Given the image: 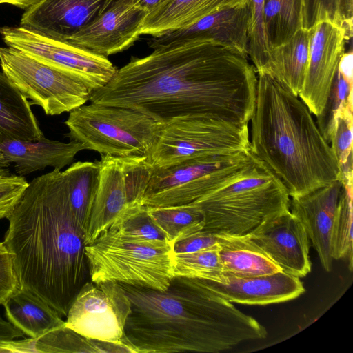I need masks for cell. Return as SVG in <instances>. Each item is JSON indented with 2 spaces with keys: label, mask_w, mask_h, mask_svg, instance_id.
<instances>
[{
  "label": "cell",
  "mask_w": 353,
  "mask_h": 353,
  "mask_svg": "<svg viewBox=\"0 0 353 353\" xmlns=\"http://www.w3.org/2000/svg\"><path fill=\"white\" fill-rule=\"evenodd\" d=\"M222 272L218 245L196 252L173 254L174 277L216 281Z\"/></svg>",
  "instance_id": "obj_32"
},
{
  "label": "cell",
  "mask_w": 353,
  "mask_h": 353,
  "mask_svg": "<svg viewBox=\"0 0 353 353\" xmlns=\"http://www.w3.org/2000/svg\"><path fill=\"white\" fill-rule=\"evenodd\" d=\"M343 192L334 217L332 251L334 259H345L352 270V177L341 179Z\"/></svg>",
  "instance_id": "obj_31"
},
{
  "label": "cell",
  "mask_w": 353,
  "mask_h": 353,
  "mask_svg": "<svg viewBox=\"0 0 353 353\" xmlns=\"http://www.w3.org/2000/svg\"><path fill=\"white\" fill-rule=\"evenodd\" d=\"M343 188V181L339 179L290 201V212L302 223L327 272L332 268V228Z\"/></svg>",
  "instance_id": "obj_17"
},
{
  "label": "cell",
  "mask_w": 353,
  "mask_h": 353,
  "mask_svg": "<svg viewBox=\"0 0 353 353\" xmlns=\"http://www.w3.org/2000/svg\"><path fill=\"white\" fill-rule=\"evenodd\" d=\"M198 279L229 302L243 305L283 303L295 299L305 292L300 278L283 271L254 276H236L223 271L214 281Z\"/></svg>",
  "instance_id": "obj_18"
},
{
  "label": "cell",
  "mask_w": 353,
  "mask_h": 353,
  "mask_svg": "<svg viewBox=\"0 0 353 353\" xmlns=\"http://www.w3.org/2000/svg\"><path fill=\"white\" fill-rule=\"evenodd\" d=\"M130 312V301L119 283L90 280L73 301L65 325L86 338L126 346L122 340Z\"/></svg>",
  "instance_id": "obj_13"
},
{
  "label": "cell",
  "mask_w": 353,
  "mask_h": 353,
  "mask_svg": "<svg viewBox=\"0 0 353 353\" xmlns=\"http://www.w3.org/2000/svg\"><path fill=\"white\" fill-rule=\"evenodd\" d=\"M0 149L6 161L14 164L16 174L24 176L48 166L61 170L70 165L85 147L75 141L64 143L43 135L35 140L6 141L0 143Z\"/></svg>",
  "instance_id": "obj_21"
},
{
  "label": "cell",
  "mask_w": 353,
  "mask_h": 353,
  "mask_svg": "<svg viewBox=\"0 0 353 353\" xmlns=\"http://www.w3.org/2000/svg\"><path fill=\"white\" fill-rule=\"evenodd\" d=\"M65 137L85 150L119 157H148L165 123L136 110L92 103L70 112Z\"/></svg>",
  "instance_id": "obj_7"
},
{
  "label": "cell",
  "mask_w": 353,
  "mask_h": 353,
  "mask_svg": "<svg viewBox=\"0 0 353 353\" xmlns=\"http://www.w3.org/2000/svg\"><path fill=\"white\" fill-rule=\"evenodd\" d=\"M290 201L280 179L255 156L243 174L194 203L204 213L203 230L243 235L266 218L290 210Z\"/></svg>",
  "instance_id": "obj_5"
},
{
  "label": "cell",
  "mask_w": 353,
  "mask_h": 353,
  "mask_svg": "<svg viewBox=\"0 0 353 353\" xmlns=\"http://www.w3.org/2000/svg\"><path fill=\"white\" fill-rule=\"evenodd\" d=\"M7 219L3 242L21 288L65 317L90 277L86 233L72 212L63 171L54 169L28 182Z\"/></svg>",
  "instance_id": "obj_2"
},
{
  "label": "cell",
  "mask_w": 353,
  "mask_h": 353,
  "mask_svg": "<svg viewBox=\"0 0 353 353\" xmlns=\"http://www.w3.org/2000/svg\"><path fill=\"white\" fill-rule=\"evenodd\" d=\"M119 283L131 303L122 342L132 353H217L267 336L198 279L174 277L165 291Z\"/></svg>",
  "instance_id": "obj_3"
},
{
  "label": "cell",
  "mask_w": 353,
  "mask_h": 353,
  "mask_svg": "<svg viewBox=\"0 0 353 353\" xmlns=\"http://www.w3.org/2000/svg\"><path fill=\"white\" fill-rule=\"evenodd\" d=\"M145 14L137 0H115L65 41L107 57L128 49L139 39Z\"/></svg>",
  "instance_id": "obj_15"
},
{
  "label": "cell",
  "mask_w": 353,
  "mask_h": 353,
  "mask_svg": "<svg viewBox=\"0 0 353 353\" xmlns=\"http://www.w3.org/2000/svg\"><path fill=\"white\" fill-rule=\"evenodd\" d=\"M0 66L30 105L59 115L85 104L92 92L83 83L11 47H0Z\"/></svg>",
  "instance_id": "obj_10"
},
{
  "label": "cell",
  "mask_w": 353,
  "mask_h": 353,
  "mask_svg": "<svg viewBox=\"0 0 353 353\" xmlns=\"http://www.w3.org/2000/svg\"><path fill=\"white\" fill-rule=\"evenodd\" d=\"M310 30L308 65L299 97L316 117L323 109L345 43L352 35L329 21H319Z\"/></svg>",
  "instance_id": "obj_14"
},
{
  "label": "cell",
  "mask_w": 353,
  "mask_h": 353,
  "mask_svg": "<svg viewBox=\"0 0 353 353\" xmlns=\"http://www.w3.org/2000/svg\"><path fill=\"white\" fill-rule=\"evenodd\" d=\"M163 0H137L139 6L146 14L157 6Z\"/></svg>",
  "instance_id": "obj_42"
},
{
  "label": "cell",
  "mask_w": 353,
  "mask_h": 353,
  "mask_svg": "<svg viewBox=\"0 0 353 353\" xmlns=\"http://www.w3.org/2000/svg\"><path fill=\"white\" fill-rule=\"evenodd\" d=\"M264 22L270 48L282 44L305 28L304 1L265 0Z\"/></svg>",
  "instance_id": "obj_29"
},
{
  "label": "cell",
  "mask_w": 353,
  "mask_h": 353,
  "mask_svg": "<svg viewBox=\"0 0 353 353\" xmlns=\"http://www.w3.org/2000/svg\"><path fill=\"white\" fill-rule=\"evenodd\" d=\"M305 28L321 21L339 25L352 35L353 0H303Z\"/></svg>",
  "instance_id": "obj_34"
},
{
  "label": "cell",
  "mask_w": 353,
  "mask_h": 353,
  "mask_svg": "<svg viewBox=\"0 0 353 353\" xmlns=\"http://www.w3.org/2000/svg\"><path fill=\"white\" fill-rule=\"evenodd\" d=\"M248 1L250 15L248 56L257 73L265 68L270 52L264 22L265 0Z\"/></svg>",
  "instance_id": "obj_35"
},
{
  "label": "cell",
  "mask_w": 353,
  "mask_h": 353,
  "mask_svg": "<svg viewBox=\"0 0 353 353\" xmlns=\"http://www.w3.org/2000/svg\"><path fill=\"white\" fill-rule=\"evenodd\" d=\"M150 47V54L132 57L90 101L132 108L163 123L194 117L248 125L257 77L247 56L204 37Z\"/></svg>",
  "instance_id": "obj_1"
},
{
  "label": "cell",
  "mask_w": 353,
  "mask_h": 353,
  "mask_svg": "<svg viewBox=\"0 0 353 353\" xmlns=\"http://www.w3.org/2000/svg\"><path fill=\"white\" fill-rule=\"evenodd\" d=\"M28 182L17 174H0V219H8Z\"/></svg>",
  "instance_id": "obj_38"
},
{
  "label": "cell",
  "mask_w": 353,
  "mask_h": 353,
  "mask_svg": "<svg viewBox=\"0 0 353 353\" xmlns=\"http://www.w3.org/2000/svg\"><path fill=\"white\" fill-rule=\"evenodd\" d=\"M99 183L87 230V244L128 208L141 204L153 165L148 157L101 155Z\"/></svg>",
  "instance_id": "obj_11"
},
{
  "label": "cell",
  "mask_w": 353,
  "mask_h": 353,
  "mask_svg": "<svg viewBox=\"0 0 353 353\" xmlns=\"http://www.w3.org/2000/svg\"><path fill=\"white\" fill-rule=\"evenodd\" d=\"M248 234L283 272L298 278L310 272L309 238L290 210L266 218Z\"/></svg>",
  "instance_id": "obj_16"
},
{
  "label": "cell",
  "mask_w": 353,
  "mask_h": 353,
  "mask_svg": "<svg viewBox=\"0 0 353 353\" xmlns=\"http://www.w3.org/2000/svg\"><path fill=\"white\" fill-rule=\"evenodd\" d=\"M250 148L290 197L341 179L338 161L312 114L298 96L270 75L257 72Z\"/></svg>",
  "instance_id": "obj_4"
},
{
  "label": "cell",
  "mask_w": 353,
  "mask_h": 353,
  "mask_svg": "<svg viewBox=\"0 0 353 353\" xmlns=\"http://www.w3.org/2000/svg\"><path fill=\"white\" fill-rule=\"evenodd\" d=\"M353 109L345 110L337 119L330 145L338 161L341 179L352 176Z\"/></svg>",
  "instance_id": "obj_36"
},
{
  "label": "cell",
  "mask_w": 353,
  "mask_h": 353,
  "mask_svg": "<svg viewBox=\"0 0 353 353\" xmlns=\"http://www.w3.org/2000/svg\"><path fill=\"white\" fill-rule=\"evenodd\" d=\"M112 225L143 239L168 241L163 232L150 218L145 205L137 204L128 208Z\"/></svg>",
  "instance_id": "obj_37"
},
{
  "label": "cell",
  "mask_w": 353,
  "mask_h": 353,
  "mask_svg": "<svg viewBox=\"0 0 353 353\" xmlns=\"http://www.w3.org/2000/svg\"><path fill=\"white\" fill-rule=\"evenodd\" d=\"M254 159L250 148L194 157L165 168L153 166L141 204L159 207L194 203L243 174Z\"/></svg>",
  "instance_id": "obj_8"
},
{
  "label": "cell",
  "mask_w": 353,
  "mask_h": 353,
  "mask_svg": "<svg viewBox=\"0 0 353 353\" xmlns=\"http://www.w3.org/2000/svg\"><path fill=\"white\" fill-rule=\"evenodd\" d=\"M39 1V0H0V3H8L26 10Z\"/></svg>",
  "instance_id": "obj_41"
},
{
  "label": "cell",
  "mask_w": 353,
  "mask_h": 353,
  "mask_svg": "<svg viewBox=\"0 0 353 353\" xmlns=\"http://www.w3.org/2000/svg\"><path fill=\"white\" fill-rule=\"evenodd\" d=\"M147 208L150 218L172 247L176 242L203 230L205 226L204 213L194 203Z\"/></svg>",
  "instance_id": "obj_28"
},
{
  "label": "cell",
  "mask_w": 353,
  "mask_h": 353,
  "mask_svg": "<svg viewBox=\"0 0 353 353\" xmlns=\"http://www.w3.org/2000/svg\"><path fill=\"white\" fill-rule=\"evenodd\" d=\"M248 2V0H163L145 15L141 36L157 38L186 28L210 14Z\"/></svg>",
  "instance_id": "obj_22"
},
{
  "label": "cell",
  "mask_w": 353,
  "mask_h": 353,
  "mask_svg": "<svg viewBox=\"0 0 353 353\" xmlns=\"http://www.w3.org/2000/svg\"><path fill=\"white\" fill-rule=\"evenodd\" d=\"M173 247L111 225L85 246L90 281H114L165 291L174 278Z\"/></svg>",
  "instance_id": "obj_6"
},
{
  "label": "cell",
  "mask_w": 353,
  "mask_h": 353,
  "mask_svg": "<svg viewBox=\"0 0 353 353\" xmlns=\"http://www.w3.org/2000/svg\"><path fill=\"white\" fill-rule=\"evenodd\" d=\"M10 323L31 338H37L65 324V321L41 299L20 288L3 305Z\"/></svg>",
  "instance_id": "obj_26"
},
{
  "label": "cell",
  "mask_w": 353,
  "mask_h": 353,
  "mask_svg": "<svg viewBox=\"0 0 353 353\" xmlns=\"http://www.w3.org/2000/svg\"><path fill=\"white\" fill-rule=\"evenodd\" d=\"M310 37L311 30L302 28L285 42L271 46L268 62L261 72L299 96L307 72Z\"/></svg>",
  "instance_id": "obj_23"
},
{
  "label": "cell",
  "mask_w": 353,
  "mask_h": 353,
  "mask_svg": "<svg viewBox=\"0 0 353 353\" xmlns=\"http://www.w3.org/2000/svg\"><path fill=\"white\" fill-rule=\"evenodd\" d=\"M218 234L223 272L236 276H254L282 271L248 234Z\"/></svg>",
  "instance_id": "obj_24"
},
{
  "label": "cell",
  "mask_w": 353,
  "mask_h": 353,
  "mask_svg": "<svg viewBox=\"0 0 353 353\" xmlns=\"http://www.w3.org/2000/svg\"><path fill=\"white\" fill-rule=\"evenodd\" d=\"M249 1L210 14L194 24L148 41L149 46L196 37L212 39L248 56L250 28Z\"/></svg>",
  "instance_id": "obj_20"
},
{
  "label": "cell",
  "mask_w": 353,
  "mask_h": 353,
  "mask_svg": "<svg viewBox=\"0 0 353 353\" xmlns=\"http://www.w3.org/2000/svg\"><path fill=\"white\" fill-rule=\"evenodd\" d=\"M34 353L129 352L126 346L86 338L64 324L37 338H32Z\"/></svg>",
  "instance_id": "obj_30"
},
{
  "label": "cell",
  "mask_w": 353,
  "mask_h": 353,
  "mask_svg": "<svg viewBox=\"0 0 353 353\" xmlns=\"http://www.w3.org/2000/svg\"><path fill=\"white\" fill-rule=\"evenodd\" d=\"M218 233L201 230L181 241L176 242L173 247L174 253H188L199 251L218 244Z\"/></svg>",
  "instance_id": "obj_40"
},
{
  "label": "cell",
  "mask_w": 353,
  "mask_h": 353,
  "mask_svg": "<svg viewBox=\"0 0 353 353\" xmlns=\"http://www.w3.org/2000/svg\"><path fill=\"white\" fill-rule=\"evenodd\" d=\"M31 105L0 72V143L8 140H35L43 136Z\"/></svg>",
  "instance_id": "obj_25"
},
{
  "label": "cell",
  "mask_w": 353,
  "mask_h": 353,
  "mask_svg": "<svg viewBox=\"0 0 353 353\" xmlns=\"http://www.w3.org/2000/svg\"><path fill=\"white\" fill-rule=\"evenodd\" d=\"M68 199L74 219L87 235L91 210L99 183L97 161H77L63 170Z\"/></svg>",
  "instance_id": "obj_27"
},
{
  "label": "cell",
  "mask_w": 353,
  "mask_h": 353,
  "mask_svg": "<svg viewBox=\"0 0 353 353\" xmlns=\"http://www.w3.org/2000/svg\"><path fill=\"white\" fill-rule=\"evenodd\" d=\"M21 288L14 256L4 242H0V305Z\"/></svg>",
  "instance_id": "obj_39"
},
{
  "label": "cell",
  "mask_w": 353,
  "mask_h": 353,
  "mask_svg": "<svg viewBox=\"0 0 353 353\" xmlns=\"http://www.w3.org/2000/svg\"><path fill=\"white\" fill-rule=\"evenodd\" d=\"M250 148L248 125L207 117H185L164 124L150 160L154 167L165 168L194 157Z\"/></svg>",
  "instance_id": "obj_9"
},
{
  "label": "cell",
  "mask_w": 353,
  "mask_h": 353,
  "mask_svg": "<svg viewBox=\"0 0 353 353\" xmlns=\"http://www.w3.org/2000/svg\"><path fill=\"white\" fill-rule=\"evenodd\" d=\"M10 164L5 159L3 154L0 149V174H9V167Z\"/></svg>",
  "instance_id": "obj_43"
},
{
  "label": "cell",
  "mask_w": 353,
  "mask_h": 353,
  "mask_svg": "<svg viewBox=\"0 0 353 353\" xmlns=\"http://www.w3.org/2000/svg\"><path fill=\"white\" fill-rule=\"evenodd\" d=\"M115 0H39L25 10L20 25L65 40L105 11Z\"/></svg>",
  "instance_id": "obj_19"
},
{
  "label": "cell",
  "mask_w": 353,
  "mask_h": 353,
  "mask_svg": "<svg viewBox=\"0 0 353 353\" xmlns=\"http://www.w3.org/2000/svg\"><path fill=\"white\" fill-rule=\"evenodd\" d=\"M352 87L353 79L337 70L323 109L316 117V123L329 144L338 117L345 110L353 109Z\"/></svg>",
  "instance_id": "obj_33"
},
{
  "label": "cell",
  "mask_w": 353,
  "mask_h": 353,
  "mask_svg": "<svg viewBox=\"0 0 353 353\" xmlns=\"http://www.w3.org/2000/svg\"><path fill=\"white\" fill-rule=\"evenodd\" d=\"M0 35L7 46L83 83L92 92L105 85L118 69L106 57L21 26H0Z\"/></svg>",
  "instance_id": "obj_12"
}]
</instances>
